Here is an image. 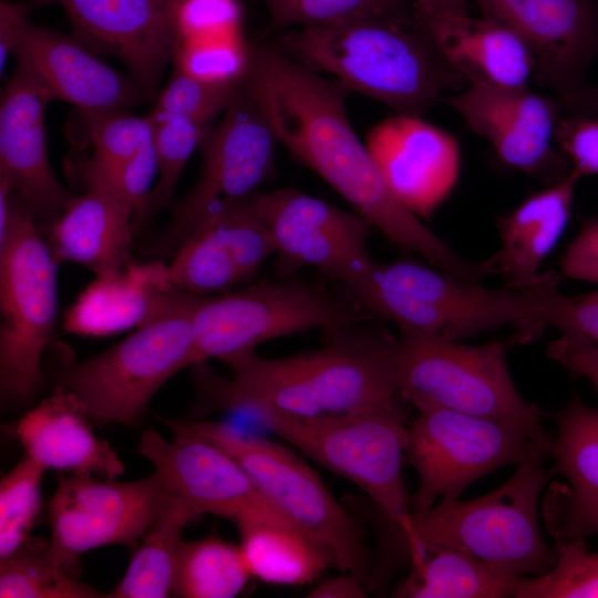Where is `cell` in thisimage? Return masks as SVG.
Here are the masks:
<instances>
[{
  "instance_id": "1",
  "label": "cell",
  "mask_w": 598,
  "mask_h": 598,
  "mask_svg": "<svg viewBox=\"0 0 598 598\" xmlns=\"http://www.w3.org/2000/svg\"><path fill=\"white\" fill-rule=\"evenodd\" d=\"M243 85L287 151L372 227L439 269L471 281H482L487 276L484 260L471 261L460 256L392 195L350 123L347 87L303 66L276 47L251 48Z\"/></svg>"
},
{
  "instance_id": "2",
  "label": "cell",
  "mask_w": 598,
  "mask_h": 598,
  "mask_svg": "<svg viewBox=\"0 0 598 598\" xmlns=\"http://www.w3.org/2000/svg\"><path fill=\"white\" fill-rule=\"evenodd\" d=\"M358 324L326 331L317 350L282 358L255 351L223 362L225 379L205 362L194 365V381L207 406L235 409L255 403L297 416L344 413L392 403L400 396L394 378L395 339L360 331Z\"/></svg>"
},
{
  "instance_id": "3",
  "label": "cell",
  "mask_w": 598,
  "mask_h": 598,
  "mask_svg": "<svg viewBox=\"0 0 598 598\" xmlns=\"http://www.w3.org/2000/svg\"><path fill=\"white\" fill-rule=\"evenodd\" d=\"M559 280L558 272L548 270L526 287L487 288L404 259L374 261L351 292L371 317L398 328L461 341L508 326L517 344H527L553 328L563 295Z\"/></svg>"
},
{
  "instance_id": "4",
  "label": "cell",
  "mask_w": 598,
  "mask_h": 598,
  "mask_svg": "<svg viewBox=\"0 0 598 598\" xmlns=\"http://www.w3.org/2000/svg\"><path fill=\"white\" fill-rule=\"evenodd\" d=\"M394 13L289 30L275 47L303 66L331 75L348 90L396 113L421 116L446 90L465 80L416 24L410 29Z\"/></svg>"
},
{
  "instance_id": "5",
  "label": "cell",
  "mask_w": 598,
  "mask_h": 598,
  "mask_svg": "<svg viewBox=\"0 0 598 598\" xmlns=\"http://www.w3.org/2000/svg\"><path fill=\"white\" fill-rule=\"evenodd\" d=\"M538 453L517 464L501 486L474 499L436 503L412 512L402 535L409 557L439 548L464 549L493 568L513 576L535 577L556 564L540 533L538 501L553 477Z\"/></svg>"
},
{
  "instance_id": "6",
  "label": "cell",
  "mask_w": 598,
  "mask_h": 598,
  "mask_svg": "<svg viewBox=\"0 0 598 598\" xmlns=\"http://www.w3.org/2000/svg\"><path fill=\"white\" fill-rule=\"evenodd\" d=\"M246 412L270 432L352 482L399 529L411 516L402 466L405 461L409 422L399 400L344 413L297 416L244 403Z\"/></svg>"
},
{
  "instance_id": "7",
  "label": "cell",
  "mask_w": 598,
  "mask_h": 598,
  "mask_svg": "<svg viewBox=\"0 0 598 598\" xmlns=\"http://www.w3.org/2000/svg\"><path fill=\"white\" fill-rule=\"evenodd\" d=\"M411 404L417 416L409 423L405 461L419 477L412 512L458 501L467 486L501 466L549 455L553 439L542 423L482 417L429 401Z\"/></svg>"
},
{
  "instance_id": "8",
  "label": "cell",
  "mask_w": 598,
  "mask_h": 598,
  "mask_svg": "<svg viewBox=\"0 0 598 598\" xmlns=\"http://www.w3.org/2000/svg\"><path fill=\"white\" fill-rule=\"evenodd\" d=\"M189 293L175 311L84 361L54 372L56 385L72 392L92 424L137 426L154 394L179 370L192 367L196 346Z\"/></svg>"
},
{
  "instance_id": "9",
  "label": "cell",
  "mask_w": 598,
  "mask_h": 598,
  "mask_svg": "<svg viewBox=\"0 0 598 598\" xmlns=\"http://www.w3.org/2000/svg\"><path fill=\"white\" fill-rule=\"evenodd\" d=\"M56 261L40 228L13 194L0 235V391L7 404L32 401L43 389L42 355L56 310Z\"/></svg>"
},
{
  "instance_id": "10",
  "label": "cell",
  "mask_w": 598,
  "mask_h": 598,
  "mask_svg": "<svg viewBox=\"0 0 598 598\" xmlns=\"http://www.w3.org/2000/svg\"><path fill=\"white\" fill-rule=\"evenodd\" d=\"M393 368L398 394L463 413L522 423H540L543 412L517 391L507 368L511 334L471 346L410 328H398Z\"/></svg>"
},
{
  "instance_id": "11",
  "label": "cell",
  "mask_w": 598,
  "mask_h": 598,
  "mask_svg": "<svg viewBox=\"0 0 598 598\" xmlns=\"http://www.w3.org/2000/svg\"><path fill=\"white\" fill-rule=\"evenodd\" d=\"M283 278L198 296L193 309L197 340L192 367L255 351L270 339L351 327L371 317L358 302L340 299L322 285Z\"/></svg>"
},
{
  "instance_id": "12",
  "label": "cell",
  "mask_w": 598,
  "mask_h": 598,
  "mask_svg": "<svg viewBox=\"0 0 598 598\" xmlns=\"http://www.w3.org/2000/svg\"><path fill=\"white\" fill-rule=\"evenodd\" d=\"M176 423L229 453L277 509L332 550L341 573L369 582V554L358 524L306 462L282 445L224 422Z\"/></svg>"
},
{
  "instance_id": "13",
  "label": "cell",
  "mask_w": 598,
  "mask_h": 598,
  "mask_svg": "<svg viewBox=\"0 0 598 598\" xmlns=\"http://www.w3.org/2000/svg\"><path fill=\"white\" fill-rule=\"evenodd\" d=\"M277 142L267 116L241 83L219 123L206 132L198 179L153 239L152 252L174 255L212 215L254 194L270 174Z\"/></svg>"
},
{
  "instance_id": "14",
  "label": "cell",
  "mask_w": 598,
  "mask_h": 598,
  "mask_svg": "<svg viewBox=\"0 0 598 598\" xmlns=\"http://www.w3.org/2000/svg\"><path fill=\"white\" fill-rule=\"evenodd\" d=\"M485 16L515 31L533 54V79L565 116L598 118V86L587 72L598 55L596 0H475Z\"/></svg>"
},
{
  "instance_id": "15",
  "label": "cell",
  "mask_w": 598,
  "mask_h": 598,
  "mask_svg": "<svg viewBox=\"0 0 598 598\" xmlns=\"http://www.w3.org/2000/svg\"><path fill=\"white\" fill-rule=\"evenodd\" d=\"M169 496L156 472L131 482L60 473L49 503L50 560L73 575L89 550L106 545L135 547Z\"/></svg>"
},
{
  "instance_id": "16",
  "label": "cell",
  "mask_w": 598,
  "mask_h": 598,
  "mask_svg": "<svg viewBox=\"0 0 598 598\" xmlns=\"http://www.w3.org/2000/svg\"><path fill=\"white\" fill-rule=\"evenodd\" d=\"M256 203L270 231L282 277L312 267L352 291L374 264L368 248L372 226L357 212L293 187L256 194Z\"/></svg>"
},
{
  "instance_id": "17",
  "label": "cell",
  "mask_w": 598,
  "mask_h": 598,
  "mask_svg": "<svg viewBox=\"0 0 598 598\" xmlns=\"http://www.w3.org/2000/svg\"><path fill=\"white\" fill-rule=\"evenodd\" d=\"M166 424L174 434L171 441L146 430L137 451L153 464L171 495L199 515L226 517L237 527L251 523L295 526L261 494L229 453L174 421Z\"/></svg>"
},
{
  "instance_id": "18",
  "label": "cell",
  "mask_w": 598,
  "mask_h": 598,
  "mask_svg": "<svg viewBox=\"0 0 598 598\" xmlns=\"http://www.w3.org/2000/svg\"><path fill=\"white\" fill-rule=\"evenodd\" d=\"M466 126L492 146L506 167L555 184L570 167L555 150L556 127L563 113L559 101L526 86L470 83L447 99Z\"/></svg>"
},
{
  "instance_id": "19",
  "label": "cell",
  "mask_w": 598,
  "mask_h": 598,
  "mask_svg": "<svg viewBox=\"0 0 598 598\" xmlns=\"http://www.w3.org/2000/svg\"><path fill=\"white\" fill-rule=\"evenodd\" d=\"M364 144L392 195L421 219L430 218L458 182L457 140L419 115L385 117L369 131Z\"/></svg>"
},
{
  "instance_id": "20",
  "label": "cell",
  "mask_w": 598,
  "mask_h": 598,
  "mask_svg": "<svg viewBox=\"0 0 598 598\" xmlns=\"http://www.w3.org/2000/svg\"><path fill=\"white\" fill-rule=\"evenodd\" d=\"M49 102L40 83L17 66L0 103V177L43 231L73 199L51 167L44 125Z\"/></svg>"
},
{
  "instance_id": "21",
  "label": "cell",
  "mask_w": 598,
  "mask_h": 598,
  "mask_svg": "<svg viewBox=\"0 0 598 598\" xmlns=\"http://www.w3.org/2000/svg\"><path fill=\"white\" fill-rule=\"evenodd\" d=\"M66 12L90 50L120 59L152 94L177 42L176 0H43Z\"/></svg>"
},
{
  "instance_id": "22",
  "label": "cell",
  "mask_w": 598,
  "mask_h": 598,
  "mask_svg": "<svg viewBox=\"0 0 598 598\" xmlns=\"http://www.w3.org/2000/svg\"><path fill=\"white\" fill-rule=\"evenodd\" d=\"M13 53L18 66L33 76L51 101L74 105L80 113H103L138 104L151 95L95 58L78 39L28 22Z\"/></svg>"
},
{
  "instance_id": "23",
  "label": "cell",
  "mask_w": 598,
  "mask_h": 598,
  "mask_svg": "<svg viewBox=\"0 0 598 598\" xmlns=\"http://www.w3.org/2000/svg\"><path fill=\"white\" fill-rule=\"evenodd\" d=\"M554 419L550 472L568 484L549 486L544 522L555 540L586 539L598 535V410L574 399Z\"/></svg>"
},
{
  "instance_id": "24",
  "label": "cell",
  "mask_w": 598,
  "mask_h": 598,
  "mask_svg": "<svg viewBox=\"0 0 598 598\" xmlns=\"http://www.w3.org/2000/svg\"><path fill=\"white\" fill-rule=\"evenodd\" d=\"M188 295L172 282L168 265L133 261L116 274L95 277L65 311L63 328L78 336L106 337L175 311Z\"/></svg>"
},
{
  "instance_id": "25",
  "label": "cell",
  "mask_w": 598,
  "mask_h": 598,
  "mask_svg": "<svg viewBox=\"0 0 598 598\" xmlns=\"http://www.w3.org/2000/svg\"><path fill=\"white\" fill-rule=\"evenodd\" d=\"M441 58L470 83L526 86L535 61L520 37L503 22L467 12L415 17Z\"/></svg>"
},
{
  "instance_id": "26",
  "label": "cell",
  "mask_w": 598,
  "mask_h": 598,
  "mask_svg": "<svg viewBox=\"0 0 598 598\" xmlns=\"http://www.w3.org/2000/svg\"><path fill=\"white\" fill-rule=\"evenodd\" d=\"M63 214L44 231L56 262H74L95 277L116 274L134 259L133 207L104 186L85 185Z\"/></svg>"
},
{
  "instance_id": "27",
  "label": "cell",
  "mask_w": 598,
  "mask_h": 598,
  "mask_svg": "<svg viewBox=\"0 0 598 598\" xmlns=\"http://www.w3.org/2000/svg\"><path fill=\"white\" fill-rule=\"evenodd\" d=\"M79 399L62 386L16 424V435L25 454L45 470L91 474L114 481L124 464L105 440L92 431Z\"/></svg>"
},
{
  "instance_id": "28",
  "label": "cell",
  "mask_w": 598,
  "mask_h": 598,
  "mask_svg": "<svg viewBox=\"0 0 598 598\" xmlns=\"http://www.w3.org/2000/svg\"><path fill=\"white\" fill-rule=\"evenodd\" d=\"M581 177L570 168L559 182L528 196L497 220L499 248L489 258L504 286L522 288L540 275V266L570 218Z\"/></svg>"
},
{
  "instance_id": "29",
  "label": "cell",
  "mask_w": 598,
  "mask_h": 598,
  "mask_svg": "<svg viewBox=\"0 0 598 598\" xmlns=\"http://www.w3.org/2000/svg\"><path fill=\"white\" fill-rule=\"evenodd\" d=\"M245 561L252 577L279 586H301L336 566L332 550L290 525L251 523L237 527Z\"/></svg>"
},
{
  "instance_id": "30",
  "label": "cell",
  "mask_w": 598,
  "mask_h": 598,
  "mask_svg": "<svg viewBox=\"0 0 598 598\" xmlns=\"http://www.w3.org/2000/svg\"><path fill=\"white\" fill-rule=\"evenodd\" d=\"M412 570L394 590L406 598L515 597L523 576L499 571L460 548H439L410 557Z\"/></svg>"
},
{
  "instance_id": "31",
  "label": "cell",
  "mask_w": 598,
  "mask_h": 598,
  "mask_svg": "<svg viewBox=\"0 0 598 598\" xmlns=\"http://www.w3.org/2000/svg\"><path fill=\"white\" fill-rule=\"evenodd\" d=\"M199 514L171 495L141 538L111 598H165L174 592L177 561L185 526Z\"/></svg>"
},
{
  "instance_id": "32",
  "label": "cell",
  "mask_w": 598,
  "mask_h": 598,
  "mask_svg": "<svg viewBox=\"0 0 598 598\" xmlns=\"http://www.w3.org/2000/svg\"><path fill=\"white\" fill-rule=\"evenodd\" d=\"M250 577L240 546L216 536L182 542L173 594L184 598H233Z\"/></svg>"
},
{
  "instance_id": "33",
  "label": "cell",
  "mask_w": 598,
  "mask_h": 598,
  "mask_svg": "<svg viewBox=\"0 0 598 598\" xmlns=\"http://www.w3.org/2000/svg\"><path fill=\"white\" fill-rule=\"evenodd\" d=\"M168 269L178 289L196 296L225 293L247 282L220 235L208 221L178 247Z\"/></svg>"
},
{
  "instance_id": "34",
  "label": "cell",
  "mask_w": 598,
  "mask_h": 598,
  "mask_svg": "<svg viewBox=\"0 0 598 598\" xmlns=\"http://www.w3.org/2000/svg\"><path fill=\"white\" fill-rule=\"evenodd\" d=\"M49 542L29 537L0 560L1 598H96L97 589L58 568L48 556Z\"/></svg>"
},
{
  "instance_id": "35",
  "label": "cell",
  "mask_w": 598,
  "mask_h": 598,
  "mask_svg": "<svg viewBox=\"0 0 598 598\" xmlns=\"http://www.w3.org/2000/svg\"><path fill=\"white\" fill-rule=\"evenodd\" d=\"M47 470L27 454L0 483V560L30 536L41 508V480Z\"/></svg>"
},
{
  "instance_id": "36",
  "label": "cell",
  "mask_w": 598,
  "mask_h": 598,
  "mask_svg": "<svg viewBox=\"0 0 598 598\" xmlns=\"http://www.w3.org/2000/svg\"><path fill=\"white\" fill-rule=\"evenodd\" d=\"M555 566L546 574L522 577L515 598H598V551L585 539L555 540Z\"/></svg>"
},
{
  "instance_id": "37",
  "label": "cell",
  "mask_w": 598,
  "mask_h": 598,
  "mask_svg": "<svg viewBox=\"0 0 598 598\" xmlns=\"http://www.w3.org/2000/svg\"><path fill=\"white\" fill-rule=\"evenodd\" d=\"M206 221L216 228L247 281L275 255V245L258 210L255 193L220 208Z\"/></svg>"
},
{
  "instance_id": "38",
  "label": "cell",
  "mask_w": 598,
  "mask_h": 598,
  "mask_svg": "<svg viewBox=\"0 0 598 598\" xmlns=\"http://www.w3.org/2000/svg\"><path fill=\"white\" fill-rule=\"evenodd\" d=\"M175 68L198 79L225 84H240L250 65L251 48L239 32L177 39Z\"/></svg>"
},
{
  "instance_id": "39",
  "label": "cell",
  "mask_w": 598,
  "mask_h": 598,
  "mask_svg": "<svg viewBox=\"0 0 598 598\" xmlns=\"http://www.w3.org/2000/svg\"><path fill=\"white\" fill-rule=\"evenodd\" d=\"M81 115L86 132L84 136L93 153L76 164L87 168H111L133 156L153 138L154 124L148 115H134L126 110Z\"/></svg>"
},
{
  "instance_id": "40",
  "label": "cell",
  "mask_w": 598,
  "mask_h": 598,
  "mask_svg": "<svg viewBox=\"0 0 598 598\" xmlns=\"http://www.w3.org/2000/svg\"><path fill=\"white\" fill-rule=\"evenodd\" d=\"M207 131L206 124L182 116L168 117L154 124L158 178L148 197L146 217L171 204L178 178Z\"/></svg>"
},
{
  "instance_id": "41",
  "label": "cell",
  "mask_w": 598,
  "mask_h": 598,
  "mask_svg": "<svg viewBox=\"0 0 598 598\" xmlns=\"http://www.w3.org/2000/svg\"><path fill=\"white\" fill-rule=\"evenodd\" d=\"M241 83L208 82L175 68L148 117L153 124L182 116L208 125L231 104Z\"/></svg>"
},
{
  "instance_id": "42",
  "label": "cell",
  "mask_w": 598,
  "mask_h": 598,
  "mask_svg": "<svg viewBox=\"0 0 598 598\" xmlns=\"http://www.w3.org/2000/svg\"><path fill=\"white\" fill-rule=\"evenodd\" d=\"M154 133V132H153ZM82 184L106 187L135 210L138 220L146 217V207L153 182L158 174V162L153 138L133 156L107 169H92L74 165Z\"/></svg>"
},
{
  "instance_id": "43",
  "label": "cell",
  "mask_w": 598,
  "mask_h": 598,
  "mask_svg": "<svg viewBox=\"0 0 598 598\" xmlns=\"http://www.w3.org/2000/svg\"><path fill=\"white\" fill-rule=\"evenodd\" d=\"M272 24L293 30L349 18L395 12L400 0H264Z\"/></svg>"
},
{
  "instance_id": "44",
  "label": "cell",
  "mask_w": 598,
  "mask_h": 598,
  "mask_svg": "<svg viewBox=\"0 0 598 598\" xmlns=\"http://www.w3.org/2000/svg\"><path fill=\"white\" fill-rule=\"evenodd\" d=\"M240 22L237 0H176L177 39L237 33Z\"/></svg>"
},
{
  "instance_id": "45",
  "label": "cell",
  "mask_w": 598,
  "mask_h": 598,
  "mask_svg": "<svg viewBox=\"0 0 598 598\" xmlns=\"http://www.w3.org/2000/svg\"><path fill=\"white\" fill-rule=\"evenodd\" d=\"M555 142L581 178L598 175V118L560 117Z\"/></svg>"
},
{
  "instance_id": "46",
  "label": "cell",
  "mask_w": 598,
  "mask_h": 598,
  "mask_svg": "<svg viewBox=\"0 0 598 598\" xmlns=\"http://www.w3.org/2000/svg\"><path fill=\"white\" fill-rule=\"evenodd\" d=\"M559 276L598 285V217L582 220L559 260Z\"/></svg>"
},
{
  "instance_id": "47",
  "label": "cell",
  "mask_w": 598,
  "mask_h": 598,
  "mask_svg": "<svg viewBox=\"0 0 598 598\" xmlns=\"http://www.w3.org/2000/svg\"><path fill=\"white\" fill-rule=\"evenodd\" d=\"M553 328L560 333L576 334L598 344V290L579 295H561Z\"/></svg>"
},
{
  "instance_id": "48",
  "label": "cell",
  "mask_w": 598,
  "mask_h": 598,
  "mask_svg": "<svg viewBox=\"0 0 598 598\" xmlns=\"http://www.w3.org/2000/svg\"><path fill=\"white\" fill-rule=\"evenodd\" d=\"M547 355L569 372L588 380L598 392V344L579 336L560 333L547 344Z\"/></svg>"
},
{
  "instance_id": "49",
  "label": "cell",
  "mask_w": 598,
  "mask_h": 598,
  "mask_svg": "<svg viewBox=\"0 0 598 598\" xmlns=\"http://www.w3.org/2000/svg\"><path fill=\"white\" fill-rule=\"evenodd\" d=\"M22 3L0 2V71L3 72L8 56L13 52L27 23Z\"/></svg>"
},
{
  "instance_id": "50",
  "label": "cell",
  "mask_w": 598,
  "mask_h": 598,
  "mask_svg": "<svg viewBox=\"0 0 598 598\" xmlns=\"http://www.w3.org/2000/svg\"><path fill=\"white\" fill-rule=\"evenodd\" d=\"M365 584L354 575L342 573L341 576L323 579L308 594L310 598H363L367 597Z\"/></svg>"
},
{
  "instance_id": "51",
  "label": "cell",
  "mask_w": 598,
  "mask_h": 598,
  "mask_svg": "<svg viewBox=\"0 0 598 598\" xmlns=\"http://www.w3.org/2000/svg\"><path fill=\"white\" fill-rule=\"evenodd\" d=\"M402 1V0H400ZM413 3L414 17H430L448 12H467V0H408Z\"/></svg>"
},
{
  "instance_id": "52",
  "label": "cell",
  "mask_w": 598,
  "mask_h": 598,
  "mask_svg": "<svg viewBox=\"0 0 598 598\" xmlns=\"http://www.w3.org/2000/svg\"><path fill=\"white\" fill-rule=\"evenodd\" d=\"M6 1H10V0H6Z\"/></svg>"
}]
</instances>
